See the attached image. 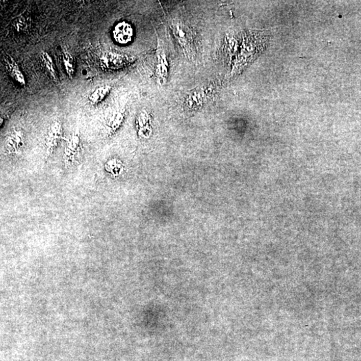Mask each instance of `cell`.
Returning <instances> with one entry per match:
<instances>
[{"label": "cell", "instance_id": "6da1fadb", "mask_svg": "<svg viewBox=\"0 0 361 361\" xmlns=\"http://www.w3.org/2000/svg\"><path fill=\"white\" fill-rule=\"evenodd\" d=\"M268 34L262 32H244L240 33V42L237 55L231 66L228 79H231L242 73L266 48Z\"/></svg>", "mask_w": 361, "mask_h": 361}, {"label": "cell", "instance_id": "7a4b0ae2", "mask_svg": "<svg viewBox=\"0 0 361 361\" xmlns=\"http://www.w3.org/2000/svg\"><path fill=\"white\" fill-rule=\"evenodd\" d=\"M170 27L184 55L188 59H193L195 55L194 39L190 27L180 19L172 20Z\"/></svg>", "mask_w": 361, "mask_h": 361}, {"label": "cell", "instance_id": "3957f363", "mask_svg": "<svg viewBox=\"0 0 361 361\" xmlns=\"http://www.w3.org/2000/svg\"><path fill=\"white\" fill-rule=\"evenodd\" d=\"M135 60L132 56L107 51L100 58V66L104 71L118 70L131 65Z\"/></svg>", "mask_w": 361, "mask_h": 361}, {"label": "cell", "instance_id": "277c9868", "mask_svg": "<svg viewBox=\"0 0 361 361\" xmlns=\"http://www.w3.org/2000/svg\"><path fill=\"white\" fill-rule=\"evenodd\" d=\"M81 150V137L78 131H76L68 138L64 149V161L66 166H71L78 161Z\"/></svg>", "mask_w": 361, "mask_h": 361}, {"label": "cell", "instance_id": "5b68a950", "mask_svg": "<svg viewBox=\"0 0 361 361\" xmlns=\"http://www.w3.org/2000/svg\"><path fill=\"white\" fill-rule=\"evenodd\" d=\"M63 137V130L60 122L56 120L49 126L44 138V146L46 153L51 154L58 147L60 140Z\"/></svg>", "mask_w": 361, "mask_h": 361}, {"label": "cell", "instance_id": "8992f818", "mask_svg": "<svg viewBox=\"0 0 361 361\" xmlns=\"http://www.w3.org/2000/svg\"><path fill=\"white\" fill-rule=\"evenodd\" d=\"M156 75L159 83L161 85L166 83L169 74V64L164 49L161 46L158 40V46L156 53Z\"/></svg>", "mask_w": 361, "mask_h": 361}, {"label": "cell", "instance_id": "52a82bcc", "mask_svg": "<svg viewBox=\"0 0 361 361\" xmlns=\"http://www.w3.org/2000/svg\"><path fill=\"white\" fill-rule=\"evenodd\" d=\"M112 34L113 39L118 44H127L134 38V29L131 23L121 21L114 27Z\"/></svg>", "mask_w": 361, "mask_h": 361}, {"label": "cell", "instance_id": "ba28073f", "mask_svg": "<svg viewBox=\"0 0 361 361\" xmlns=\"http://www.w3.org/2000/svg\"><path fill=\"white\" fill-rule=\"evenodd\" d=\"M207 102V94L203 89L191 90L186 96L184 105L187 110L195 111L202 108Z\"/></svg>", "mask_w": 361, "mask_h": 361}, {"label": "cell", "instance_id": "9c48e42d", "mask_svg": "<svg viewBox=\"0 0 361 361\" xmlns=\"http://www.w3.org/2000/svg\"><path fill=\"white\" fill-rule=\"evenodd\" d=\"M4 66H5L8 74L19 85L25 87L27 86V81H25L24 75L16 60L10 55H6L4 58Z\"/></svg>", "mask_w": 361, "mask_h": 361}, {"label": "cell", "instance_id": "30bf717a", "mask_svg": "<svg viewBox=\"0 0 361 361\" xmlns=\"http://www.w3.org/2000/svg\"><path fill=\"white\" fill-rule=\"evenodd\" d=\"M24 145V135L21 130H14L8 136L5 149L8 153H18Z\"/></svg>", "mask_w": 361, "mask_h": 361}, {"label": "cell", "instance_id": "8fae6325", "mask_svg": "<svg viewBox=\"0 0 361 361\" xmlns=\"http://www.w3.org/2000/svg\"><path fill=\"white\" fill-rule=\"evenodd\" d=\"M125 109L114 112L107 120L106 126L109 135L115 134L119 130L125 118Z\"/></svg>", "mask_w": 361, "mask_h": 361}, {"label": "cell", "instance_id": "7c38bea8", "mask_svg": "<svg viewBox=\"0 0 361 361\" xmlns=\"http://www.w3.org/2000/svg\"><path fill=\"white\" fill-rule=\"evenodd\" d=\"M40 59L43 68L46 71L47 74L51 79V81L55 82V83H59V76H58L55 63H54L50 55L47 51H43L40 54Z\"/></svg>", "mask_w": 361, "mask_h": 361}, {"label": "cell", "instance_id": "4fadbf2b", "mask_svg": "<svg viewBox=\"0 0 361 361\" xmlns=\"http://www.w3.org/2000/svg\"><path fill=\"white\" fill-rule=\"evenodd\" d=\"M111 90V86L108 85L96 88L93 92L90 93L89 96V102L92 105H97L98 103L102 102L110 93Z\"/></svg>", "mask_w": 361, "mask_h": 361}, {"label": "cell", "instance_id": "5bb4252c", "mask_svg": "<svg viewBox=\"0 0 361 361\" xmlns=\"http://www.w3.org/2000/svg\"><path fill=\"white\" fill-rule=\"evenodd\" d=\"M150 115L147 111H141L137 118V126L139 132L143 137H147L150 133Z\"/></svg>", "mask_w": 361, "mask_h": 361}, {"label": "cell", "instance_id": "9a60e30c", "mask_svg": "<svg viewBox=\"0 0 361 361\" xmlns=\"http://www.w3.org/2000/svg\"><path fill=\"white\" fill-rule=\"evenodd\" d=\"M62 62L64 70L66 71V74L69 77V79H72L75 74V62L74 57L67 50H64L62 53Z\"/></svg>", "mask_w": 361, "mask_h": 361}, {"label": "cell", "instance_id": "2e32d148", "mask_svg": "<svg viewBox=\"0 0 361 361\" xmlns=\"http://www.w3.org/2000/svg\"><path fill=\"white\" fill-rule=\"evenodd\" d=\"M12 27L16 32H21L24 31L28 27L27 18L23 15L16 17L13 20Z\"/></svg>", "mask_w": 361, "mask_h": 361}]
</instances>
